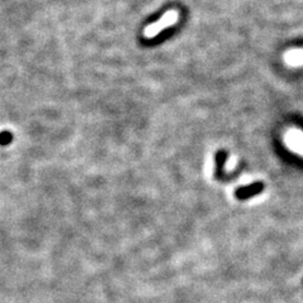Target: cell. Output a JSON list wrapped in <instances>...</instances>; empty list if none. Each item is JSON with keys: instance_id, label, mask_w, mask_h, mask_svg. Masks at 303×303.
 Instances as JSON below:
<instances>
[{"instance_id": "obj_1", "label": "cell", "mask_w": 303, "mask_h": 303, "mask_svg": "<svg viewBox=\"0 0 303 303\" xmlns=\"http://www.w3.org/2000/svg\"><path fill=\"white\" fill-rule=\"evenodd\" d=\"M177 20H178V13H177L176 10L167 11V13H165L158 22L153 23V24H149L148 27H146L143 33L144 37L148 38V39H152V38H154L155 35L159 34L160 32H163L165 28L176 24Z\"/></svg>"}, {"instance_id": "obj_2", "label": "cell", "mask_w": 303, "mask_h": 303, "mask_svg": "<svg viewBox=\"0 0 303 303\" xmlns=\"http://www.w3.org/2000/svg\"><path fill=\"white\" fill-rule=\"evenodd\" d=\"M264 187H265L264 183L260 181L254 182V183H252V184H248V186L239 187V188L236 189L235 197L240 201L248 200V198L253 197V196L259 195L263 189H264Z\"/></svg>"}, {"instance_id": "obj_4", "label": "cell", "mask_w": 303, "mask_h": 303, "mask_svg": "<svg viewBox=\"0 0 303 303\" xmlns=\"http://www.w3.org/2000/svg\"><path fill=\"white\" fill-rule=\"evenodd\" d=\"M292 60L293 61H301V62H302L303 52H295V53H292Z\"/></svg>"}, {"instance_id": "obj_3", "label": "cell", "mask_w": 303, "mask_h": 303, "mask_svg": "<svg viewBox=\"0 0 303 303\" xmlns=\"http://www.w3.org/2000/svg\"><path fill=\"white\" fill-rule=\"evenodd\" d=\"M225 158H226V154L220 152L217 154L216 160H217V167H216V177L217 178H222V168H224V163H225Z\"/></svg>"}]
</instances>
